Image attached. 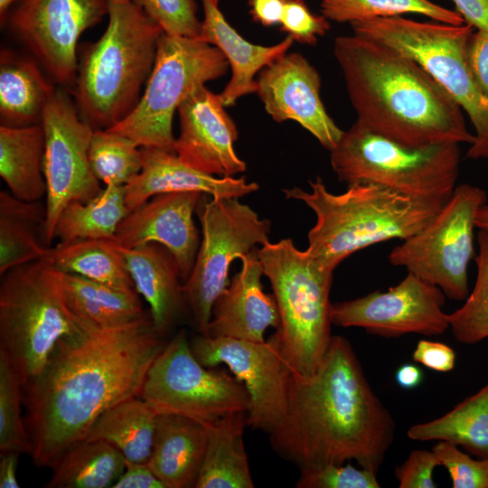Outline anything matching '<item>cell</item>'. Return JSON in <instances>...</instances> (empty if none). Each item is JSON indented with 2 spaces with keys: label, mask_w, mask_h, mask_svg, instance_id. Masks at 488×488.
Here are the masks:
<instances>
[{
  "label": "cell",
  "mask_w": 488,
  "mask_h": 488,
  "mask_svg": "<svg viewBox=\"0 0 488 488\" xmlns=\"http://www.w3.org/2000/svg\"><path fill=\"white\" fill-rule=\"evenodd\" d=\"M395 434L394 418L371 387L352 344L333 335L314 374L292 371L286 413L269 441L300 471L353 460L378 473Z\"/></svg>",
  "instance_id": "obj_2"
},
{
  "label": "cell",
  "mask_w": 488,
  "mask_h": 488,
  "mask_svg": "<svg viewBox=\"0 0 488 488\" xmlns=\"http://www.w3.org/2000/svg\"><path fill=\"white\" fill-rule=\"evenodd\" d=\"M432 450L447 470L453 488H488V458L474 459L446 441H438Z\"/></svg>",
  "instance_id": "obj_41"
},
{
  "label": "cell",
  "mask_w": 488,
  "mask_h": 488,
  "mask_svg": "<svg viewBox=\"0 0 488 488\" xmlns=\"http://www.w3.org/2000/svg\"><path fill=\"white\" fill-rule=\"evenodd\" d=\"M20 453L8 452L1 454L0 460V487L17 488L16 470Z\"/></svg>",
  "instance_id": "obj_50"
},
{
  "label": "cell",
  "mask_w": 488,
  "mask_h": 488,
  "mask_svg": "<svg viewBox=\"0 0 488 488\" xmlns=\"http://www.w3.org/2000/svg\"><path fill=\"white\" fill-rule=\"evenodd\" d=\"M423 373L419 367L406 363L399 367L395 373L397 384L405 389L417 388L422 381Z\"/></svg>",
  "instance_id": "obj_51"
},
{
  "label": "cell",
  "mask_w": 488,
  "mask_h": 488,
  "mask_svg": "<svg viewBox=\"0 0 488 488\" xmlns=\"http://www.w3.org/2000/svg\"><path fill=\"white\" fill-rule=\"evenodd\" d=\"M469 61L479 86L488 98V31L473 33L469 43Z\"/></svg>",
  "instance_id": "obj_46"
},
{
  "label": "cell",
  "mask_w": 488,
  "mask_h": 488,
  "mask_svg": "<svg viewBox=\"0 0 488 488\" xmlns=\"http://www.w3.org/2000/svg\"><path fill=\"white\" fill-rule=\"evenodd\" d=\"M486 202L481 187L456 185L424 228L391 249L389 262L436 286L451 300H465L468 267L475 257L476 214Z\"/></svg>",
  "instance_id": "obj_11"
},
{
  "label": "cell",
  "mask_w": 488,
  "mask_h": 488,
  "mask_svg": "<svg viewBox=\"0 0 488 488\" xmlns=\"http://www.w3.org/2000/svg\"><path fill=\"white\" fill-rule=\"evenodd\" d=\"M127 459L111 444L83 441L67 451L52 467L47 488L112 487L126 468Z\"/></svg>",
  "instance_id": "obj_34"
},
{
  "label": "cell",
  "mask_w": 488,
  "mask_h": 488,
  "mask_svg": "<svg viewBox=\"0 0 488 488\" xmlns=\"http://www.w3.org/2000/svg\"><path fill=\"white\" fill-rule=\"evenodd\" d=\"M46 208L0 192V275L46 256Z\"/></svg>",
  "instance_id": "obj_30"
},
{
  "label": "cell",
  "mask_w": 488,
  "mask_h": 488,
  "mask_svg": "<svg viewBox=\"0 0 488 488\" xmlns=\"http://www.w3.org/2000/svg\"><path fill=\"white\" fill-rule=\"evenodd\" d=\"M79 321L83 331L61 339L42 372L23 385L29 455L38 466L52 468L85 441L105 411L139 397L153 361L167 343L150 313L111 329Z\"/></svg>",
  "instance_id": "obj_1"
},
{
  "label": "cell",
  "mask_w": 488,
  "mask_h": 488,
  "mask_svg": "<svg viewBox=\"0 0 488 488\" xmlns=\"http://www.w3.org/2000/svg\"><path fill=\"white\" fill-rule=\"evenodd\" d=\"M465 23L476 31H488V0H452Z\"/></svg>",
  "instance_id": "obj_48"
},
{
  "label": "cell",
  "mask_w": 488,
  "mask_h": 488,
  "mask_svg": "<svg viewBox=\"0 0 488 488\" xmlns=\"http://www.w3.org/2000/svg\"><path fill=\"white\" fill-rule=\"evenodd\" d=\"M416 441H446L479 458H488V383L442 417L411 426Z\"/></svg>",
  "instance_id": "obj_32"
},
{
  "label": "cell",
  "mask_w": 488,
  "mask_h": 488,
  "mask_svg": "<svg viewBox=\"0 0 488 488\" xmlns=\"http://www.w3.org/2000/svg\"><path fill=\"white\" fill-rule=\"evenodd\" d=\"M220 94L205 85L195 88L179 106L180 135L175 154L187 164L211 175L233 177L246 171L234 143L237 126L226 112Z\"/></svg>",
  "instance_id": "obj_19"
},
{
  "label": "cell",
  "mask_w": 488,
  "mask_h": 488,
  "mask_svg": "<svg viewBox=\"0 0 488 488\" xmlns=\"http://www.w3.org/2000/svg\"><path fill=\"white\" fill-rule=\"evenodd\" d=\"M353 34L383 43L421 65L452 97L474 126L469 159H488V98L469 61L474 28L463 23H424L399 16L350 23Z\"/></svg>",
  "instance_id": "obj_8"
},
{
  "label": "cell",
  "mask_w": 488,
  "mask_h": 488,
  "mask_svg": "<svg viewBox=\"0 0 488 488\" xmlns=\"http://www.w3.org/2000/svg\"><path fill=\"white\" fill-rule=\"evenodd\" d=\"M89 161L96 178L105 186L126 185L142 169V150L130 138L109 129H95Z\"/></svg>",
  "instance_id": "obj_37"
},
{
  "label": "cell",
  "mask_w": 488,
  "mask_h": 488,
  "mask_svg": "<svg viewBox=\"0 0 488 488\" xmlns=\"http://www.w3.org/2000/svg\"><path fill=\"white\" fill-rule=\"evenodd\" d=\"M23 384L5 356L0 353V452L27 453L30 444L22 417Z\"/></svg>",
  "instance_id": "obj_39"
},
{
  "label": "cell",
  "mask_w": 488,
  "mask_h": 488,
  "mask_svg": "<svg viewBox=\"0 0 488 488\" xmlns=\"http://www.w3.org/2000/svg\"><path fill=\"white\" fill-rule=\"evenodd\" d=\"M125 185L110 184L88 202L72 201L61 211L54 239L68 242L78 239H113L128 214Z\"/></svg>",
  "instance_id": "obj_35"
},
{
  "label": "cell",
  "mask_w": 488,
  "mask_h": 488,
  "mask_svg": "<svg viewBox=\"0 0 488 488\" xmlns=\"http://www.w3.org/2000/svg\"><path fill=\"white\" fill-rule=\"evenodd\" d=\"M258 247L240 258L242 266L215 300L206 335L263 342L267 328L277 330L276 299L263 290Z\"/></svg>",
  "instance_id": "obj_21"
},
{
  "label": "cell",
  "mask_w": 488,
  "mask_h": 488,
  "mask_svg": "<svg viewBox=\"0 0 488 488\" xmlns=\"http://www.w3.org/2000/svg\"><path fill=\"white\" fill-rule=\"evenodd\" d=\"M56 89L35 59L2 48L0 52L1 126L41 124L44 108Z\"/></svg>",
  "instance_id": "obj_26"
},
{
  "label": "cell",
  "mask_w": 488,
  "mask_h": 488,
  "mask_svg": "<svg viewBox=\"0 0 488 488\" xmlns=\"http://www.w3.org/2000/svg\"><path fill=\"white\" fill-rule=\"evenodd\" d=\"M474 286L465 304L448 314L452 335L464 344H475L488 338V231L478 230Z\"/></svg>",
  "instance_id": "obj_38"
},
{
  "label": "cell",
  "mask_w": 488,
  "mask_h": 488,
  "mask_svg": "<svg viewBox=\"0 0 488 488\" xmlns=\"http://www.w3.org/2000/svg\"><path fill=\"white\" fill-rule=\"evenodd\" d=\"M42 124L45 136L44 234L50 247L54 239L57 220L64 207L72 201L88 202L102 188L89 161L94 129L81 118L75 102L65 91L55 90L44 108Z\"/></svg>",
  "instance_id": "obj_15"
},
{
  "label": "cell",
  "mask_w": 488,
  "mask_h": 488,
  "mask_svg": "<svg viewBox=\"0 0 488 488\" xmlns=\"http://www.w3.org/2000/svg\"><path fill=\"white\" fill-rule=\"evenodd\" d=\"M117 248L137 293L149 305L155 329L165 335L187 303L184 284L174 256L164 246L155 242L136 248L117 245Z\"/></svg>",
  "instance_id": "obj_24"
},
{
  "label": "cell",
  "mask_w": 488,
  "mask_h": 488,
  "mask_svg": "<svg viewBox=\"0 0 488 488\" xmlns=\"http://www.w3.org/2000/svg\"><path fill=\"white\" fill-rule=\"evenodd\" d=\"M230 65L221 51L200 39L162 33L145 89L134 110L109 130L139 147L175 154L173 119L198 86L223 77Z\"/></svg>",
  "instance_id": "obj_10"
},
{
  "label": "cell",
  "mask_w": 488,
  "mask_h": 488,
  "mask_svg": "<svg viewBox=\"0 0 488 488\" xmlns=\"http://www.w3.org/2000/svg\"><path fill=\"white\" fill-rule=\"evenodd\" d=\"M113 488H167L147 463L126 462V468Z\"/></svg>",
  "instance_id": "obj_47"
},
{
  "label": "cell",
  "mask_w": 488,
  "mask_h": 488,
  "mask_svg": "<svg viewBox=\"0 0 488 488\" xmlns=\"http://www.w3.org/2000/svg\"><path fill=\"white\" fill-rule=\"evenodd\" d=\"M321 13L329 21L352 23L377 17L418 14L438 23L460 25L464 18L456 11L431 0H322Z\"/></svg>",
  "instance_id": "obj_36"
},
{
  "label": "cell",
  "mask_w": 488,
  "mask_h": 488,
  "mask_svg": "<svg viewBox=\"0 0 488 488\" xmlns=\"http://www.w3.org/2000/svg\"><path fill=\"white\" fill-rule=\"evenodd\" d=\"M257 94L277 122L293 120L309 131L328 151L341 139L342 130L321 99V77L300 53H285L261 70Z\"/></svg>",
  "instance_id": "obj_18"
},
{
  "label": "cell",
  "mask_w": 488,
  "mask_h": 488,
  "mask_svg": "<svg viewBox=\"0 0 488 488\" xmlns=\"http://www.w3.org/2000/svg\"><path fill=\"white\" fill-rule=\"evenodd\" d=\"M207 442L206 424L181 415L158 414L147 465L167 488L195 487Z\"/></svg>",
  "instance_id": "obj_25"
},
{
  "label": "cell",
  "mask_w": 488,
  "mask_h": 488,
  "mask_svg": "<svg viewBox=\"0 0 488 488\" xmlns=\"http://www.w3.org/2000/svg\"><path fill=\"white\" fill-rule=\"evenodd\" d=\"M59 271L124 291H136L117 243L113 239H78L49 247L44 257Z\"/></svg>",
  "instance_id": "obj_31"
},
{
  "label": "cell",
  "mask_w": 488,
  "mask_h": 488,
  "mask_svg": "<svg viewBox=\"0 0 488 488\" xmlns=\"http://www.w3.org/2000/svg\"><path fill=\"white\" fill-rule=\"evenodd\" d=\"M459 144L408 147L366 129L356 121L344 131L330 163L347 185L373 183L401 193L446 202L456 186Z\"/></svg>",
  "instance_id": "obj_9"
},
{
  "label": "cell",
  "mask_w": 488,
  "mask_h": 488,
  "mask_svg": "<svg viewBox=\"0 0 488 488\" xmlns=\"http://www.w3.org/2000/svg\"><path fill=\"white\" fill-rule=\"evenodd\" d=\"M286 0H249V12L254 21L263 26L280 23Z\"/></svg>",
  "instance_id": "obj_49"
},
{
  "label": "cell",
  "mask_w": 488,
  "mask_h": 488,
  "mask_svg": "<svg viewBox=\"0 0 488 488\" xmlns=\"http://www.w3.org/2000/svg\"><path fill=\"white\" fill-rule=\"evenodd\" d=\"M412 359L430 370L447 372L455 367V352L443 343L421 340L413 352Z\"/></svg>",
  "instance_id": "obj_45"
},
{
  "label": "cell",
  "mask_w": 488,
  "mask_h": 488,
  "mask_svg": "<svg viewBox=\"0 0 488 488\" xmlns=\"http://www.w3.org/2000/svg\"><path fill=\"white\" fill-rule=\"evenodd\" d=\"M263 274L271 285L280 326L276 330L292 371L303 376L320 366L331 339L330 292L333 271L291 239L258 249Z\"/></svg>",
  "instance_id": "obj_6"
},
{
  "label": "cell",
  "mask_w": 488,
  "mask_h": 488,
  "mask_svg": "<svg viewBox=\"0 0 488 488\" xmlns=\"http://www.w3.org/2000/svg\"><path fill=\"white\" fill-rule=\"evenodd\" d=\"M333 55L366 129L408 147L474 143L463 109L411 58L356 34L336 37Z\"/></svg>",
  "instance_id": "obj_3"
},
{
  "label": "cell",
  "mask_w": 488,
  "mask_h": 488,
  "mask_svg": "<svg viewBox=\"0 0 488 488\" xmlns=\"http://www.w3.org/2000/svg\"><path fill=\"white\" fill-rule=\"evenodd\" d=\"M0 353L24 385L44 370L58 342L83 331L62 297L46 258L1 276Z\"/></svg>",
  "instance_id": "obj_7"
},
{
  "label": "cell",
  "mask_w": 488,
  "mask_h": 488,
  "mask_svg": "<svg viewBox=\"0 0 488 488\" xmlns=\"http://www.w3.org/2000/svg\"><path fill=\"white\" fill-rule=\"evenodd\" d=\"M202 239L192 271L183 285L199 333H206L213 304L230 284V264L268 242L271 223L238 198L202 194L195 210Z\"/></svg>",
  "instance_id": "obj_12"
},
{
  "label": "cell",
  "mask_w": 488,
  "mask_h": 488,
  "mask_svg": "<svg viewBox=\"0 0 488 488\" xmlns=\"http://www.w3.org/2000/svg\"><path fill=\"white\" fill-rule=\"evenodd\" d=\"M62 297L71 314L97 328L131 324L148 314L137 291H124L79 275L54 269Z\"/></svg>",
  "instance_id": "obj_27"
},
{
  "label": "cell",
  "mask_w": 488,
  "mask_h": 488,
  "mask_svg": "<svg viewBox=\"0 0 488 488\" xmlns=\"http://www.w3.org/2000/svg\"><path fill=\"white\" fill-rule=\"evenodd\" d=\"M440 465L433 450L416 449L395 468L399 488H436L433 473Z\"/></svg>",
  "instance_id": "obj_44"
},
{
  "label": "cell",
  "mask_w": 488,
  "mask_h": 488,
  "mask_svg": "<svg viewBox=\"0 0 488 488\" xmlns=\"http://www.w3.org/2000/svg\"><path fill=\"white\" fill-rule=\"evenodd\" d=\"M44 149L42 123L20 127L0 126V176L16 198L38 202L46 195Z\"/></svg>",
  "instance_id": "obj_29"
},
{
  "label": "cell",
  "mask_w": 488,
  "mask_h": 488,
  "mask_svg": "<svg viewBox=\"0 0 488 488\" xmlns=\"http://www.w3.org/2000/svg\"><path fill=\"white\" fill-rule=\"evenodd\" d=\"M190 347L202 365L212 368L223 363L244 384L249 398L248 427L269 434L282 421L293 371L277 331L263 342L198 333Z\"/></svg>",
  "instance_id": "obj_14"
},
{
  "label": "cell",
  "mask_w": 488,
  "mask_h": 488,
  "mask_svg": "<svg viewBox=\"0 0 488 488\" xmlns=\"http://www.w3.org/2000/svg\"><path fill=\"white\" fill-rule=\"evenodd\" d=\"M142 169L125 185L126 203L135 210L152 197L174 192H199L214 198H240L258 190V184L245 177H216L202 172L176 154L141 147Z\"/></svg>",
  "instance_id": "obj_22"
},
{
  "label": "cell",
  "mask_w": 488,
  "mask_h": 488,
  "mask_svg": "<svg viewBox=\"0 0 488 488\" xmlns=\"http://www.w3.org/2000/svg\"><path fill=\"white\" fill-rule=\"evenodd\" d=\"M203 19L199 39L218 48L231 69V78L220 94L224 107L258 89L256 74L286 53L295 42L289 35L272 46L253 44L245 40L226 20L220 0H201Z\"/></svg>",
  "instance_id": "obj_23"
},
{
  "label": "cell",
  "mask_w": 488,
  "mask_h": 488,
  "mask_svg": "<svg viewBox=\"0 0 488 488\" xmlns=\"http://www.w3.org/2000/svg\"><path fill=\"white\" fill-rule=\"evenodd\" d=\"M171 36L199 39L201 23L195 0H132Z\"/></svg>",
  "instance_id": "obj_40"
},
{
  "label": "cell",
  "mask_w": 488,
  "mask_h": 488,
  "mask_svg": "<svg viewBox=\"0 0 488 488\" xmlns=\"http://www.w3.org/2000/svg\"><path fill=\"white\" fill-rule=\"evenodd\" d=\"M108 26L79 61L75 105L94 130L109 129L136 108L164 33L132 0H109Z\"/></svg>",
  "instance_id": "obj_5"
},
{
  "label": "cell",
  "mask_w": 488,
  "mask_h": 488,
  "mask_svg": "<svg viewBox=\"0 0 488 488\" xmlns=\"http://www.w3.org/2000/svg\"><path fill=\"white\" fill-rule=\"evenodd\" d=\"M298 488H380L377 473L352 465H327L313 470H301Z\"/></svg>",
  "instance_id": "obj_42"
},
{
  "label": "cell",
  "mask_w": 488,
  "mask_h": 488,
  "mask_svg": "<svg viewBox=\"0 0 488 488\" xmlns=\"http://www.w3.org/2000/svg\"><path fill=\"white\" fill-rule=\"evenodd\" d=\"M308 183L310 192L299 187L283 192L314 212L316 221L308 232L306 250L333 270L364 248L416 234L446 202L412 197L373 183L349 184L339 194L329 192L320 177Z\"/></svg>",
  "instance_id": "obj_4"
},
{
  "label": "cell",
  "mask_w": 488,
  "mask_h": 488,
  "mask_svg": "<svg viewBox=\"0 0 488 488\" xmlns=\"http://www.w3.org/2000/svg\"><path fill=\"white\" fill-rule=\"evenodd\" d=\"M280 24L294 41L307 45H315L330 29V21L313 14L304 0H286Z\"/></svg>",
  "instance_id": "obj_43"
},
{
  "label": "cell",
  "mask_w": 488,
  "mask_h": 488,
  "mask_svg": "<svg viewBox=\"0 0 488 488\" xmlns=\"http://www.w3.org/2000/svg\"><path fill=\"white\" fill-rule=\"evenodd\" d=\"M15 0H0V23L1 26L5 24L10 8Z\"/></svg>",
  "instance_id": "obj_53"
},
{
  "label": "cell",
  "mask_w": 488,
  "mask_h": 488,
  "mask_svg": "<svg viewBox=\"0 0 488 488\" xmlns=\"http://www.w3.org/2000/svg\"><path fill=\"white\" fill-rule=\"evenodd\" d=\"M108 8L109 0H20L5 24L56 83L72 88L78 41Z\"/></svg>",
  "instance_id": "obj_16"
},
{
  "label": "cell",
  "mask_w": 488,
  "mask_h": 488,
  "mask_svg": "<svg viewBox=\"0 0 488 488\" xmlns=\"http://www.w3.org/2000/svg\"><path fill=\"white\" fill-rule=\"evenodd\" d=\"M202 194L188 191L152 197L128 212L119 223L113 240L124 248L151 242L164 246L174 256L185 284L201 243L193 214Z\"/></svg>",
  "instance_id": "obj_20"
},
{
  "label": "cell",
  "mask_w": 488,
  "mask_h": 488,
  "mask_svg": "<svg viewBox=\"0 0 488 488\" xmlns=\"http://www.w3.org/2000/svg\"><path fill=\"white\" fill-rule=\"evenodd\" d=\"M206 425L207 447L195 488H253L243 439L248 411Z\"/></svg>",
  "instance_id": "obj_28"
},
{
  "label": "cell",
  "mask_w": 488,
  "mask_h": 488,
  "mask_svg": "<svg viewBox=\"0 0 488 488\" xmlns=\"http://www.w3.org/2000/svg\"><path fill=\"white\" fill-rule=\"evenodd\" d=\"M158 414H176L211 424L248 411L244 384L224 370L202 365L184 329L166 343L153 361L139 396Z\"/></svg>",
  "instance_id": "obj_13"
},
{
  "label": "cell",
  "mask_w": 488,
  "mask_h": 488,
  "mask_svg": "<svg viewBox=\"0 0 488 488\" xmlns=\"http://www.w3.org/2000/svg\"><path fill=\"white\" fill-rule=\"evenodd\" d=\"M157 415L142 398H129L105 411L94 423L85 441L108 442L127 461L147 463Z\"/></svg>",
  "instance_id": "obj_33"
},
{
  "label": "cell",
  "mask_w": 488,
  "mask_h": 488,
  "mask_svg": "<svg viewBox=\"0 0 488 488\" xmlns=\"http://www.w3.org/2000/svg\"><path fill=\"white\" fill-rule=\"evenodd\" d=\"M446 295L411 272L387 291L332 304L333 325L360 327L368 333L398 338L408 333L440 335L449 329Z\"/></svg>",
  "instance_id": "obj_17"
},
{
  "label": "cell",
  "mask_w": 488,
  "mask_h": 488,
  "mask_svg": "<svg viewBox=\"0 0 488 488\" xmlns=\"http://www.w3.org/2000/svg\"><path fill=\"white\" fill-rule=\"evenodd\" d=\"M476 228L488 231V204L481 206L476 214Z\"/></svg>",
  "instance_id": "obj_52"
}]
</instances>
